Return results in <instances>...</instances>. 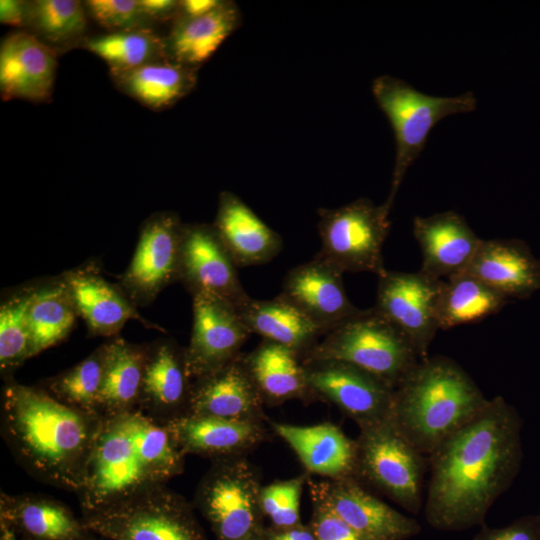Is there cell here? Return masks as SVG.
<instances>
[{"label":"cell","mask_w":540,"mask_h":540,"mask_svg":"<svg viewBox=\"0 0 540 540\" xmlns=\"http://www.w3.org/2000/svg\"><path fill=\"white\" fill-rule=\"evenodd\" d=\"M520 426L515 410L497 396L428 456L424 512L430 526L461 531L484 524L518 471Z\"/></svg>","instance_id":"obj_1"},{"label":"cell","mask_w":540,"mask_h":540,"mask_svg":"<svg viewBox=\"0 0 540 540\" xmlns=\"http://www.w3.org/2000/svg\"><path fill=\"white\" fill-rule=\"evenodd\" d=\"M183 456L166 425L138 407L101 417L76 490L83 512L164 485Z\"/></svg>","instance_id":"obj_2"},{"label":"cell","mask_w":540,"mask_h":540,"mask_svg":"<svg viewBox=\"0 0 540 540\" xmlns=\"http://www.w3.org/2000/svg\"><path fill=\"white\" fill-rule=\"evenodd\" d=\"M101 417L70 407L43 387L9 380L2 431L23 467L44 482L76 492Z\"/></svg>","instance_id":"obj_3"},{"label":"cell","mask_w":540,"mask_h":540,"mask_svg":"<svg viewBox=\"0 0 540 540\" xmlns=\"http://www.w3.org/2000/svg\"><path fill=\"white\" fill-rule=\"evenodd\" d=\"M487 402L455 361L426 357L394 389L390 420L419 452L429 456Z\"/></svg>","instance_id":"obj_4"},{"label":"cell","mask_w":540,"mask_h":540,"mask_svg":"<svg viewBox=\"0 0 540 540\" xmlns=\"http://www.w3.org/2000/svg\"><path fill=\"white\" fill-rule=\"evenodd\" d=\"M302 359L350 363L393 389L421 360L408 338L374 307L360 310L326 334Z\"/></svg>","instance_id":"obj_5"},{"label":"cell","mask_w":540,"mask_h":540,"mask_svg":"<svg viewBox=\"0 0 540 540\" xmlns=\"http://www.w3.org/2000/svg\"><path fill=\"white\" fill-rule=\"evenodd\" d=\"M372 93L388 118L396 141L390 193L383 203L391 210L403 178L423 150L432 128L445 117L473 111L476 98L472 92L453 97L430 96L389 75L373 81Z\"/></svg>","instance_id":"obj_6"},{"label":"cell","mask_w":540,"mask_h":540,"mask_svg":"<svg viewBox=\"0 0 540 540\" xmlns=\"http://www.w3.org/2000/svg\"><path fill=\"white\" fill-rule=\"evenodd\" d=\"M82 520L105 540H206L190 505L164 485L83 512Z\"/></svg>","instance_id":"obj_7"},{"label":"cell","mask_w":540,"mask_h":540,"mask_svg":"<svg viewBox=\"0 0 540 540\" xmlns=\"http://www.w3.org/2000/svg\"><path fill=\"white\" fill-rule=\"evenodd\" d=\"M390 210L366 198L334 209L318 210L321 250L318 256L340 271L371 272L380 276L382 248L390 229Z\"/></svg>","instance_id":"obj_8"},{"label":"cell","mask_w":540,"mask_h":540,"mask_svg":"<svg viewBox=\"0 0 540 540\" xmlns=\"http://www.w3.org/2000/svg\"><path fill=\"white\" fill-rule=\"evenodd\" d=\"M258 478L237 456L224 457L203 478L196 504L217 540H241L261 535L264 527Z\"/></svg>","instance_id":"obj_9"},{"label":"cell","mask_w":540,"mask_h":540,"mask_svg":"<svg viewBox=\"0 0 540 540\" xmlns=\"http://www.w3.org/2000/svg\"><path fill=\"white\" fill-rule=\"evenodd\" d=\"M360 429L356 442V473L404 509L418 513L422 506L425 455L399 432L390 419Z\"/></svg>","instance_id":"obj_10"},{"label":"cell","mask_w":540,"mask_h":540,"mask_svg":"<svg viewBox=\"0 0 540 540\" xmlns=\"http://www.w3.org/2000/svg\"><path fill=\"white\" fill-rule=\"evenodd\" d=\"M183 226L173 212L155 213L142 224L133 257L118 282L137 308L151 304L178 281Z\"/></svg>","instance_id":"obj_11"},{"label":"cell","mask_w":540,"mask_h":540,"mask_svg":"<svg viewBox=\"0 0 540 540\" xmlns=\"http://www.w3.org/2000/svg\"><path fill=\"white\" fill-rule=\"evenodd\" d=\"M308 387L353 418L360 428L390 419L394 389L378 377L338 360L303 361Z\"/></svg>","instance_id":"obj_12"},{"label":"cell","mask_w":540,"mask_h":540,"mask_svg":"<svg viewBox=\"0 0 540 540\" xmlns=\"http://www.w3.org/2000/svg\"><path fill=\"white\" fill-rule=\"evenodd\" d=\"M441 280L416 273L388 271L378 276L374 308L412 343L420 358L439 330L437 299Z\"/></svg>","instance_id":"obj_13"},{"label":"cell","mask_w":540,"mask_h":540,"mask_svg":"<svg viewBox=\"0 0 540 540\" xmlns=\"http://www.w3.org/2000/svg\"><path fill=\"white\" fill-rule=\"evenodd\" d=\"M237 268L212 224H184L178 281L191 296L216 297L238 308L250 296L239 280Z\"/></svg>","instance_id":"obj_14"},{"label":"cell","mask_w":540,"mask_h":540,"mask_svg":"<svg viewBox=\"0 0 540 540\" xmlns=\"http://www.w3.org/2000/svg\"><path fill=\"white\" fill-rule=\"evenodd\" d=\"M193 323L185 348L192 380L213 372L238 358L251 334L235 305L208 295L192 296Z\"/></svg>","instance_id":"obj_15"},{"label":"cell","mask_w":540,"mask_h":540,"mask_svg":"<svg viewBox=\"0 0 540 540\" xmlns=\"http://www.w3.org/2000/svg\"><path fill=\"white\" fill-rule=\"evenodd\" d=\"M312 496L366 540H406L421 531L415 519L371 495L353 477L315 483Z\"/></svg>","instance_id":"obj_16"},{"label":"cell","mask_w":540,"mask_h":540,"mask_svg":"<svg viewBox=\"0 0 540 540\" xmlns=\"http://www.w3.org/2000/svg\"><path fill=\"white\" fill-rule=\"evenodd\" d=\"M342 276V271L316 254L286 274L279 296L302 312L325 336L361 310L347 297Z\"/></svg>","instance_id":"obj_17"},{"label":"cell","mask_w":540,"mask_h":540,"mask_svg":"<svg viewBox=\"0 0 540 540\" xmlns=\"http://www.w3.org/2000/svg\"><path fill=\"white\" fill-rule=\"evenodd\" d=\"M73 297L79 318L92 337H117L129 320L163 330L147 321L118 284L108 281L97 262L89 261L62 273Z\"/></svg>","instance_id":"obj_18"},{"label":"cell","mask_w":540,"mask_h":540,"mask_svg":"<svg viewBox=\"0 0 540 540\" xmlns=\"http://www.w3.org/2000/svg\"><path fill=\"white\" fill-rule=\"evenodd\" d=\"M56 70V51L26 30L10 33L2 39L0 94L3 100H49Z\"/></svg>","instance_id":"obj_19"},{"label":"cell","mask_w":540,"mask_h":540,"mask_svg":"<svg viewBox=\"0 0 540 540\" xmlns=\"http://www.w3.org/2000/svg\"><path fill=\"white\" fill-rule=\"evenodd\" d=\"M263 402L241 354L225 366L192 380L185 413L257 421Z\"/></svg>","instance_id":"obj_20"},{"label":"cell","mask_w":540,"mask_h":540,"mask_svg":"<svg viewBox=\"0 0 540 540\" xmlns=\"http://www.w3.org/2000/svg\"><path fill=\"white\" fill-rule=\"evenodd\" d=\"M413 233L422 254L419 271L436 280L464 272L482 240L454 211L415 217Z\"/></svg>","instance_id":"obj_21"},{"label":"cell","mask_w":540,"mask_h":540,"mask_svg":"<svg viewBox=\"0 0 540 540\" xmlns=\"http://www.w3.org/2000/svg\"><path fill=\"white\" fill-rule=\"evenodd\" d=\"M212 225L238 268L270 262L282 250L280 235L232 192L220 194Z\"/></svg>","instance_id":"obj_22"},{"label":"cell","mask_w":540,"mask_h":540,"mask_svg":"<svg viewBox=\"0 0 540 540\" xmlns=\"http://www.w3.org/2000/svg\"><path fill=\"white\" fill-rule=\"evenodd\" d=\"M191 384L185 348L171 339L148 344L138 408L146 413L168 414L167 420L176 413L184 414Z\"/></svg>","instance_id":"obj_23"},{"label":"cell","mask_w":540,"mask_h":540,"mask_svg":"<svg viewBox=\"0 0 540 540\" xmlns=\"http://www.w3.org/2000/svg\"><path fill=\"white\" fill-rule=\"evenodd\" d=\"M0 522L23 540H98L63 503L38 495L0 497Z\"/></svg>","instance_id":"obj_24"},{"label":"cell","mask_w":540,"mask_h":540,"mask_svg":"<svg viewBox=\"0 0 540 540\" xmlns=\"http://www.w3.org/2000/svg\"><path fill=\"white\" fill-rule=\"evenodd\" d=\"M163 423L184 455L190 453L216 459L237 456L263 437L257 421L184 413Z\"/></svg>","instance_id":"obj_25"},{"label":"cell","mask_w":540,"mask_h":540,"mask_svg":"<svg viewBox=\"0 0 540 540\" xmlns=\"http://www.w3.org/2000/svg\"><path fill=\"white\" fill-rule=\"evenodd\" d=\"M465 272L507 298L528 295L540 285V263L515 240H481Z\"/></svg>","instance_id":"obj_26"},{"label":"cell","mask_w":540,"mask_h":540,"mask_svg":"<svg viewBox=\"0 0 540 540\" xmlns=\"http://www.w3.org/2000/svg\"><path fill=\"white\" fill-rule=\"evenodd\" d=\"M273 428L309 472L331 479L353 477L356 473V442L337 426L330 423L313 426L274 423Z\"/></svg>","instance_id":"obj_27"},{"label":"cell","mask_w":540,"mask_h":540,"mask_svg":"<svg viewBox=\"0 0 540 540\" xmlns=\"http://www.w3.org/2000/svg\"><path fill=\"white\" fill-rule=\"evenodd\" d=\"M241 17L233 2L223 1L212 12L196 18L178 17L166 40L171 61L196 69L235 31Z\"/></svg>","instance_id":"obj_28"},{"label":"cell","mask_w":540,"mask_h":540,"mask_svg":"<svg viewBox=\"0 0 540 540\" xmlns=\"http://www.w3.org/2000/svg\"><path fill=\"white\" fill-rule=\"evenodd\" d=\"M237 310L250 333L284 345L302 358L324 336L302 312L279 295L269 300L250 297Z\"/></svg>","instance_id":"obj_29"},{"label":"cell","mask_w":540,"mask_h":540,"mask_svg":"<svg viewBox=\"0 0 540 540\" xmlns=\"http://www.w3.org/2000/svg\"><path fill=\"white\" fill-rule=\"evenodd\" d=\"M242 360L263 401L281 403L312 394L302 356L284 345L263 340Z\"/></svg>","instance_id":"obj_30"},{"label":"cell","mask_w":540,"mask_h":540,"mask_svg":"<svg viewBox=\"0 0 540 540\" xmlns=\"http://www.w3.org/2000/svg\"><path fill=\"white\" fill-rule=\"evenodd\" d=\"M28 318L30 358L70 335L79 315L62 274L35 282Z\"/></svg>","instance_id":"obj_31"},{"label":"cell","mask_w":540,"mask_h":540,"mask_svg":"<svg viewBox=\"0 0 540 540\" xmlns=\"http://www.w3.org/2000/svg\"><path fill=\"white\" fill-rule=\"evenodd\" d=\"M107 345L99 396L101 417L138 407L148 344H135L117 336Z\"/></svg>","instance_id":"obj_32"},{"label":"cell","mask_w":540,"mask_h":540,"mask_svg":"<svg viewBox=\"0 0 540 540\" xmlns=\"http://www.w3.org/2000/svg\"><path fill=\"white\" fill-rule=\"evenodd\" d=\"M119 90L150 109L172 106L195 86L196 69L171 60L150 63L126 71H110Z\"/></svg>","instance_id":"obj_33"},{"label":"cell","mask_w":540,"mask_h":540,"mask_svg":"<svg viewBox=\"0 0 540 540\" xmlns=\"http://www.w3.org/2000/svg\"><path fill=\"white\" fill-rule=\"evenodd\" d=\"M507 297L467 272L441 280L437 299L439 329L475 323L500 311Z\"/></svg>","instance_id":"obj_34"},{"label":"cell","mask_w":540,"mask_h":540,"mask_svg":"<svg viewBox=\"0 0 540 540\" xmlns=\"http://www.w3.org/2000/svg\"><path fill=\"white\" fill-rule=\"evenodd\" d=\"M81 44L104 60L110 71H126L170 60L165 38L150 27L107 32L85 38Z\"/></svg>","instance_id":"obj_35"},{"label":"cell","mask_w":540,"mask_h":540,"mask_svg":"<svg viewBox=\"0 0 540 540\" xmlns=\"http://www.w3.org/2000/svg\"><path fill=\"white\" fill-rule=\"evenodd\" d=\"M87 17L77 0H35L29 2L25 28L57 52L83 42Z\"/></svg>","instance_id":"obj_36"},{"label":"cell","mask_w":540,"mask_h":540,"mask_svg":"<svg viewBox=\"0 0 540 540\" xmlns=\"http://www.w3.org/2000/svg\"><path fill=\"white\" fill-rule=\"evenodd\" d=\"M106 353L107 345L104 343L76 365L46 379L43 388L70 407L100 416L98 403Z\"/></svg>","instance_id":"obj_37"},{"label":"cell","mask_w":540,"mask_h":540,"mask_svg":"<svg viewBox=\"0 0 540 540\" xmlns=\"http://www.w3.org/2000/svg\"><path fill=\"white\" fill-rule=\"evenodd\" d=\"M35 282L3 295L0 305V368L10 375L30 358L29 306Z\"/></svg>","instance_id":"obj_38"},{"label":"cell","mask_w":540,"mask_h":540,"mask_svg":"<svg viewBox=\"0 0 540 540\" xmlns=\"http://www.w3.org/2000/svg\"><path fill=\"white\" fill-rule=\"evenodd\" d=\"M304 477L274 482L261 490L260 504L264 517L274 528H288L300 522V498Z\"/></svg>","instance_id":"obj_39"},{"label":"cell","mask_w":540,"mask_h":540,"mask_svg":"<svg viewBox=\"0 0 540 540\" xmlns=\"http://www.w3.org/2000/svg\"><path fill=\"white\" fill-rule=\"evenodd\" d=\"M87 14L109 32L149 27L139 0H88Z\"/></svg>","instance_id":"obj_40"},{"label":"cell","mask_w":540,"mask_h":540,"mask_svg":"<svg viewBox=\"0 0 540 540\" xmlns=\"http://www.w3.org/2000/svg\"><path fill=\"white\" fill-rule=\"evenodd\" d=\"M313 497L310 527L316 540H366L320 499Z\"/></svg>","instance_id":"obj_41"},{"label":"cell","mask_w":540,"mask_h":540,"mask_svg":"<svg viewBox=\"0 0 540 540\" xmlns=\"http://www.w3.org/2000/svg\"><path fill=\"white\" fill-rule=\"evenodd\" d=\"M474 540H540V517H526L501 528L483 524Z\"/></svg>","instance_id":"obj_42"},{"label":"cell","mask_w":540,"mask_h":540,"mask_svg":"<svg viewBox=\"0 0 540 540\" xmlns=\"http://www.w3.org/2000/svg\"><path fill=\"white\" fill-rule=\"evenodd\" d=\"M140 7L146 18L152 21L178 18L180 1L175 0H139Z\"/></svg>","instance_id":"obj_43"},{"label":"cell","mask_w":540,"mask_h":540,"mask_svg":"<svg viewBox=\"0 0 540 540\" xmlns=\"http://www.w3.org/2000/svg\"><path fill=\"white\" fill-rule=\"evenodd\" d=\"M29 2L22 0L0 1V22L17 28H25Z\"/></svg>","instance_id":"obj_44"},{"label":"cell","mask_w":540,"mask_h":540,"mask_svg":"<svg viewBox=\"0 0 540 540\" xmlns=\"http://www.w3.org/2000/svg\"><path fill=\"white\" fill-rule=\"evenodd\" d=\"M260 536L263 540H316L310 525L302 523L288 528H264Z\"/></svg>","instance_id":"obj_45"},{"label":"cell","mask_w":540,"mask_h":540,"mask_svg":"<svg viewBox=\"0 0 540 540\" xmlns=\"http://www.w3.org/2000/svg\"><path fill=\"white\" fill-rule=\"evenodd\" d=\"M223 1L220 0H183L180 1V11L178 17L196 18L204 16L216 8Z\"/></svg>","instance_id":"obj_46"},{"label":"cell","mask_w":540,"mask_h":540,"mask_svg":"<svg viewBox=\"0 0 540 540\" xmlns=\"http://www.w3.org/2000/svg\"><path fill=\"white\" fill-rule=\"evenodd\" d=\"M0 540H18V536L8 525L0 522Z\"/></svg>","instance_id":"obj_47"},{"label":"cell","mask_w":540,"mask_h":540,"mask_svg":"<svg viewBox=\"0 0 540 540\" xmlns=\"http://www.w3.org/2000/svg\"><path fill=\"white\" fill-rule=\"evenodd\" d=\"M241 540H263V539L259 535V536H252V537L241 539Z\"/></svg>","instance_id":"obj_48"}]
</instances>
